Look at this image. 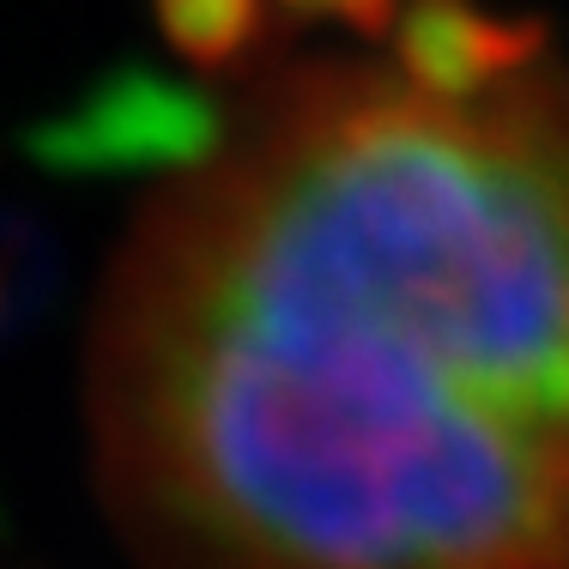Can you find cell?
Instances as JSON below:
<instances>
[{"label": "cell", "instance_id": "1", "mask_svg": "<svg viewBox=\"0 0 569 569\" xmlns=\"http://www.w3.org/2000/svg\"><path fill=\"white\" fill-rule=\"evenodd\" d=\"M110 376L182 569H569V103L321 86L170 207Z\"/></svg>", "mask_w": 569, "mask_h": 569}, {"label": "cell", "instance_id": "2", "mask_svg": "<svg viewBox=\"0 0 569 569\" xmlns=\"http://www.w3.org/2000/svg\"><path fill=\"white\" fill-rule=\"evenodd\" d=\"M219 146V110L200 91L128 67L37 133V152L73 170H176Z\"/></svg>", "mask_w": 569, "mask_h": 569}, {"label": "cell", "instance_id": "3", "mask_svg": "<svg viewBox=\"0 0 569 569\" xmlns=\"http://www.w3.org/2000/svg\"><path fill=\"white\" fill-rule=\"evenodd\" d=\"M546 49L539 19H503L479 0H400L395 61L406 91L430 103H479L521 79V67Z\"/></svg>", "mask_w": 569, "mask_h": 569}, {"label": "cell", "instance_id": "4", "mask_svg": "<svg viewBox=\"0 0 569 569\" xmlns=\"http://www.w3.org/2000/svg\"><path fill=\"white\" fill-rule=\"evenodd\" d=\"M152 12L164 43L194 67H230L279 31L273 0H152Z\"/></svg>", "mask_w": 569, "mask_h": 569}, {"label": "cell", "instance_id": "5", "mask_svg": "<svg viewBox=\"0 0 569 569\" xmlns=\"http://www.w3.org/2000/svg\"><path fill=\"white\" fill-rule=\"evenodd\" d=\"M273 7H284L291 19H321V24H340V31H358V37H388L400 0H273Z\"/></svg>", "mask_w": 569, "mask_h": 569}]
</instances>
